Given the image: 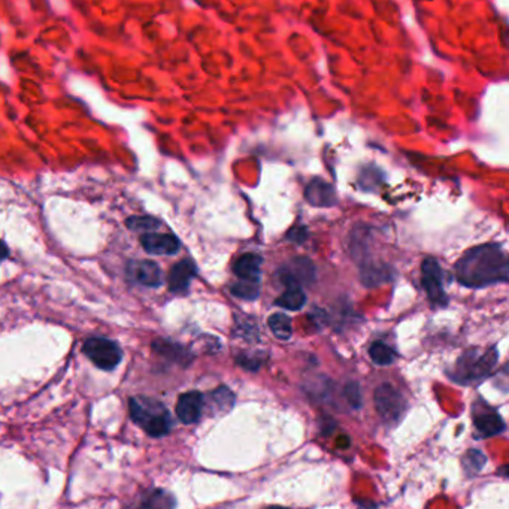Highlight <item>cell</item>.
<instances>
[{
    "label": "cell",
    "instance_id": "2e32d148",
    "mask_svg": "<svg viewBox=\"0 0 509 509\" xmlns=\"http://www.w3.org/2000/svg\"><path fill=\"white\" fill-rule=\"evenodd\" d=\"M305 302H307V295H305V292L302 290V287L293 285V287H285V292L280 296L277 305L285 310L299 311L303 308Z\"/></svg>",
    "mask_w": 509,
    "mask_h": 509
},
{
    "label": "cell",
    "instance_id": "44dd1931",
    "mask_svg": "<svg viewBox=\"0 0 509 509\" xmlns=\"http://www.w3.org/2000/svg\"><path fill=\"white\" fill-rule=\"evenodd\" d=\"M162 224L159 219L152 217H132L127 219V227L133 232L149 233L151 230L159 229Z\"/></svg>",
    "mask_w": 509,
    "mask_h": 509
},
{
    "label": "cell",
    "instance_id": "603a6c76",
    "mask_svg": "<svg viewBox=\"0 0 509 509\" xmlns=\"http://www.w3.org/2000/svg\"><path fill=\"white\" fill-rule=\"evenodd\" d=\"M142 505L145 506H163V508H167V506H175V500L172 499L171 495H167L164 493V491L162 490H156V491H152V495L145 498Z\"/></svg>",
    "mask_w": 509,
    "mask_h": 509
},
{
    "label": "cell",
    "instance_id": "d4e9b609",
    "mask_svg": "<svg viewBox=\"0 0 509 509\" xmlns=\"http://www.w3.org/2000/svg\"><path fill=\"white\" fill-rule=\"evenodd\" d=\"M344 396L348 400V403L352 406V408H360L362 392H360V385L357 382L347 384L345 388H344Z\"/></svg>",
    "mask_w": 509,
    "mask_h": 509
},
{
    "label": "cell",
    "instance_id": "7402d4cb",
    "mask_svg": "<svg viewBox=\"0 0 509 509\" xmlns=\"http://www.w3.org/2000/svg\"><path fill=\"white\" fill-rule=\"evenodd\" d=\"M487 463V457L480 450H469L463 457V466L469 473H478Z\"/></svg>",
    "mask_w": 509,
    "mask_h": 509
},
{
    "label": "cell",
    "instance_id": "5bb4252c",
    "mask_svg": "<svg viewBox=\"0 0 509 509\" xmlns=\"http://www.w3.org/2000/svg\"><path fill=\"white\" fill-rule=\"evenodd\" d=\"M473 424L483 438H491L505 430V422L496 412H483L473 417Z\"/></svg>",
    "mask_w": 509,
    "mask_h": 509
},
{
    "label": "cell",
    "instance_id": "9c48e42d",
    "mask_svg": "<svg viewBox=\"0 0 509 509\" xmlns=\"http://www.w3.org/2000/svg\"><path fill=\"white\" fill-rule=\"evenodd\" d=\"M141 244L148 254H154V256H174L181 247L177 236L151 232L141 237Z\"/></svg>",
    "mask_w": 509,
    "mask_h": 509
},
{
    "label": "cell",
    "instance_id": "cb8c5ba5",
    "mask_svg": "<svg viewBox=\"0 0 509 509\" xmlns=\"http://www.w3.org/2000/svg\"><path fill=\"white\" fill-rule=\"evenodd\" d=\"M211 397L217 405H219V408H222L223 411L230 410L234 403V397L227 387H219L211 395Z\"/></svg>",
    "mask_w": 509,
    "mask_h": 509
},
{
    "label": "cell",
    "instance_id": "ac0fdd59",
    "mask_svg": "<svg viewBox=\"0 0 509 509\" xmlns=\"http://www.w3.org/2000/svg\"><path fill=\"white\" fill-rule=\"evenodd\" d=\"M369 355L378 366H390L396 360V352L384 342H373L369 348Z\"/></svg>",
    "mask_w": 509,
    "mask_h": 509
},
{
    "label": "cell",
    "instance_id": "7a4b0ae2",
    "mask_svg": "<svg viewBox=\"0 0 509 509\" xmlns=\"http://www.w3.org/2000/svg\"><path fill=\"white\" fill-rule=\"evenodd\" d=\"M130 415L152 438H162L172 429V418L166 406L148 396H134L130 399Z\"/></svg>",
    "mask_w": 509,
    "mask_h": 509
},
{
    "label": "cell",
    "instance_id": "7c38bea8",
    "mask_svg": "<svg viewBox=\"0 0 509 509\" xmlns=\"http://www.w3.org/2000/svg\"><path fill=\"white\" fill-rule=\"evenodd\" d=\"M262 263H263V260L259 254L248 252L236 260V263L233 266V272L241 281L260 282Z\"/></svg>",
    "mask_w": 509,
    "mask_h": 509
},
{
    "label": "cell",
    "instance_id": "9a60e30c",
    "mask_svg": "<svg viewBox=\"0 0 509 509\" xmlns=\"http://www.w3.org/2000/svg\"><path fill=\"white\" fill-rule=\"evenodd\" d=\"M152 348H154L160 355H163V357L172 360L178 365L187 366L192 362V354L179 344L171 341H154Z\"/></svg>",
    "mask_w": 509,
    "mask_h": 509
},
{
    "label": "cell",
    "instance_id": "e0dca14e",
    "mask_svg": "<svg viewBox=\"0 0 509 509\" xmlns=\"http://www.w3.org/2000/svg\"><path fill=\"white\" fill-rule=\"evenodd\" d=\"M267 325H269L270 330H272V333L278 339H281V341H287V339H290L293 335L292 320L282 312H275L270 315L267 320Z\"/></svg>",
    "mask_w": 509,
    "mask_h": 509
},
{
    "label": "cell",
    "instance_id": "3957f363",
    "mask_svg": "<svg viewBox=\"0 0 509 509\" xmlns=\"http://www.w3.org/2000/svg\"><path fill=\"white\" fill-rule=\"evenodd\" d=\"M498 359L499 355L495 347L483 354H477L475 350L469 351L463 354V357L457 363V372L454 373V377L463 384L483 380L495 369Z\"/></svg>",
    "mask_w": 509,
    "mask_h": 509
},
{
    "label": "cell",
    "instance_id": "ba28073f",
    "mask_svg": "<svg viewBox=\"0 0 509 509\" xmlns=\"http://www.w3.org/2000/svg\"><path fill=\"white\" fill-rule=\"evenodd\" d=\"M127 277L137 284L156 288L163 282V274L157 263L149 260H133L127 265Z\"/></svg>",
    "mask_w": 509,
    "mask_h": 509
},
{
    "label": "cell",
    "instance_id": "83f0119b",
    "mask_svg": "<svg viewBox=\"0 0 509 509\" xmlns=\"http://www.w3.org/2000/svg\"><path fill=\"white\" fill-rule=\"evenodd\" d=\"M8 256H9V249H8V247H6L2 241H0V262L5 260Z\"/></svg>",
    "mask_w": 509,
    "mask_h": 509
},
{
    "label": "cell",
    "instance_id": "4fadbf2b",
    "mask_svg": "<svg viewBox=\"0 0 509 509\" xmlns=\"http://www.w3.org/2000/svg\"><path fill=\"white\" fill-rule=\"evenodd\" d=\"M305 197H307V200L311 203V205L320 208L332 207L336 202L333 187L321 179H315L307 187Z\"/></svg>",
    "mask_w": 509,
    "mask_h": 509
},
{
    "label": "cell",
    "instance_id": "d6986e66",
    "mask_svg": "<svg viewBox=\"0 0 509 509\" xmlns=\"http://www.w3.org/2000/svg\"><path fill=\"white\" fill-rule=\"evenodd\" d=\"M230 292L233 296L239 297L242 300H256L260 296V282L252 281H241L236 282Z\"/></svg>",
    "mask_w": 509,
    "mask_h": 509
},
{
    "label": "cell",
    "instance_id": "ffe728a7",
    "mask_svg": "<svg viewBox=\"0 0 509 509\" xmlns=\"http://www.w3.org/2000/svg\"><path fill=\"white\" fill-rule=\"evenodd\" d=\"M388 280V272L380 265H365L362 269V281L367 287H375Z\"/></svg>",
    "mask_w": 509,
    "mask_h": 509
},
{
    "label": "cell",
    "instance_id": "277c9868",
    "mask_svg": "<svg viewBox=\"0 0 509 509\" xmlns=\"http://www.w3.org/2000/svg\"><path fill=\"white\" fill-rule=\"evenodd\" d=\"M84 352L102 370L115 369L123 357L122 348L107 337H90L84 344Z\"/></svg>",
    "mask_w": 509,
    "mask_h": 509
},
{
    "label": "cell",
    "instance_id": "4316f807",
    "mask_svg": "<svg viewBox=\"0 0 509 509\" xmlns=\"http://www.w3.org/2000/svg\"><path fill=\"white\" fill-rule=\"evenodd\" d=\"M307 236H308V230L307 229L297 227V229H293V230L288 232L287 239L292 241V242H296V244H302L305 239H307Z\"/></svg>",
    "mask_w": 509,
    "mask_h": 509
},
{
    "label": "cell",
    "instance_id": "8fae6325",
    "mask_svg": "<svg viewBox=\"0 0 509 509\" xmlns=\"http://www.w3.org/2000/svg\"><path fill=\"white\" fill-rule=\"evenodd\" d=\"M196 265L189 259L177 263L167 278L169 290L172 293H185L189 290L192 280L196 277Z\"/></svg>",
    "mask_w": 509,
    "mask_h": 509
},
{
    "label": "cell",
    "instance_id": "484cf974",
    "mask_svg": "<svg viewBox=\"0 0 509 509\" xmlns=\"http://www.w3.org/2000/svg\"><path fill=\"white\" fill-rule=\"evenodd\" d=\"M236 362L239 363L244 369L252 370V372H254V370H259L260 365H262L260 359H259V357H254V355H251V354H241L239 357L236 359Z\"/></svg>",
    "mask_w": 509,
    "mask_h": 509
},
{
    "label": "cell",
    "instance_id": "30bf717a",
    "mask_svg": "<svg viewBox=\"0 0 509 509\" xmlns=\"http://www.w3.org/2000/svg\"><path fill=\"white\" fill-rule=\"evenodd\" d=\"M203 396L199 392L184 393L177 403V417L184 424H194L202 417Z\"/></svg>",
    "mask_w": 509,
    "mask_h": 509
},
{
    "label": "cell",
    "instance_id": "6da1fadb",
    "mask_svg": "<svg viewBox=\"0 0 509 509\" xmlns=\"http://www.w3.org/2000/svg\"><path fill=\"white\" fill-rule=\"evenodd\" d=\"M508 259L499 245H480L469 249L455 265V275L469 288H483L508 281Z\"/></svg>",
    "mask_w": 509,
    "mask_h": 509
},
{
    "label": "cell",
    "instance_id": "5b68a950",
    "mask_svg": "<svg viewBox=\"0 0 509 509\" xmlns=\"http://www.w3.org/2000/svg\"><path fill=\"white\" fill-rule=\"evenodd\" d=\"M375 408L385 422L395 424L405 412L406 402L392 384H381L375 390Z\"/></svg>",
    "mask_w": 509,
    "mask_h": 509
},
{
    "label": "cell",
    "instance_id": "8992f818",
    "mask_svg": "<svg viewBox=\"0 0 509 509\" xmlns=\"http://www.w3.org/2000/svg\"><path fill=\"white\" fill-rule=\"evenodd\" d=\"M278 280L284 287L312 284L315 281V266L307 257H296L278 270Z\"/></svg>",
    "mask_w": 509,
    "mask_h": 509
},
{
    "label": "cell",
    "instance_id": "52a82bcc",
    "mask_svg": "<svg viewBox=\"0 0 509 509\" xmlns=\"http://www.w3.org/2000/svg\"><path fill=\"white\" fill-rule=\"evenodd\" d=\"M421 272H422V287L424 290H426L430 302L444 307V305H447L448 302V297L444 290L443 269H440L439 263L432 257L426 259L422 262Z\"/></svg>",
    "mask_w": 509,
    "mask_h": 509
}]
</instances>
